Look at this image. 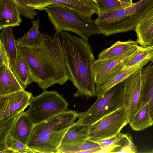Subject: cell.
Here are the masks:
<instances>
[{
	"mask_svg": "<svg viewBox=\"0 0 153 153\" xmlns=\"http://www.w3.org/2000/svg\"><path fill=\"white\" fill-rule=\"evenodd\" d=\"M39 35L42 44L39 47H17L18 51L25 60L30 78L43 91L55 84L62 85L70 77L67 68L60 32L55 30L54 34Z\"/></svg>",
	"mask_w": 153,
	"mask_h": 153,
	"instance_id": "obj_1",
	"label": "cell"
},
{
	"mask_svg": "<svg viewBox=\"0 0 153 153\" xmlns=\"http://www.w3.org/2000/svg\"><path fill=\"white\" fill-rule=\"evenodd\" d=\"M66 66L70 80L77 88L76 97L96 96L92 66L96 60L86 41L68 31L60 32Z\"/></svg>",
	"mask_w": 153,
	"mask_h": 153,
	"instance_id": "obj_2",
	"label": "cell"
},
{
	"mask_svg": "<svg viewBox=\"0 0 153 153\" xmlns=\"http://www.w3.org/2000/svg\"><path fill=\"white\" fill-rule=\"evenodd\" d=\"M80 113L66 111L34 125L27 143L34 153H59L62 139Z\"/></svg>",
	"mask_w": 153,
	"mask_h": 153,
	"instance_id": "obj_3",
	"label": "cell"
},
{
	"mask_svg": "<svg viewBox=\"0 0 153 153\" xmlns=\"http://www.w3.org/2000/svg\"><path fill=\"white\" fill-rule=\"evenodd\" d=\"M153 7V0H140L126 8L98 16L97 27L106 36L134 30L137 25Z\"/></svg>",
	"mask_w": 153,
	"mask_h": 153,
	"instance_id": "obj_4",
	"label": "cell"
},
{
	"mask_svg": "<svg viewBox=\"0 0 153 153\" xmlns=\"http://www.w3.org/2000/svg\"><path fill=\"white\" fill-rule=\"evenodd\" d=\"M44 10L55 30L74 33L88 41L91 36L102 34L91 17L57 4L47 6Z\"/></svg>",
	"mask_w": 153,
	"mask_h": 153,
	"instance_id": "obj_5",
	"label": "cell"
},
{
	"mask_svg": "<svg viewBox=\"0 0 153 153\" xmlns=\"http://www.w3.org/2000/svg\"><path fill=\"white\" fill-rule=\"evenodd\" d=\"M68 105L57 91H45L33 97L29 109L25 112L35 125L66 111Z\"/></svg>",
	"mask_w": 153,
	"mask_h": 153,
	"instance_id": "obj_6",
	"label": "cell"
},
{
	"mask_svg": "<svg viewBox=\"0 0 153 153\" xmlns=\"http://www.w3.org/2000/svg\"><path fill=\"white\" fill-rule=\"evenodd\" d=\"M123 87L122 82L98 97L87 111L80 113L77 122L90 125L122 107Z\"/></svg>",
	"mask_w": 153,
	"mask_h": 153,
	"instance_id": "obj_7",
	"label": "cell"
},
{
	"mask_svg": "<svg viewBox=\"0 0 153 153\" xmlns=\"http://www.w3.org/2000/svg\"><path fill=\"white\" fill-rule=\"evenodd\" d=\"M128 123L127 116L122 106L90 125L88 139L95 141L116 135Z\"/></svg>",
	"mask_w": 153,
	"mask_h": 153,
	"instance_id": "obj_8",
	"label": "cell"
},
{
	"mask_svg": "<svg viewBox=\"0 0 153 153\" xmlns=\"http://www.w3.org/2000/svg\"><path fill=\"white\" fill-rule=\"evenodd\" d=\"M142 68L131 74L122 81L123 107L126 112L128 123L137 110L140 103Z\"/></svg>",
	"mask_w": 153,
	"mask_h": 153,
	"instance_id": "obj_9",
	"label": "cell"
},
{
	"mask_svg": "<svg viewBox=\"0 0 153 153\" xmlns=\"http://www.w3.org/2000/svg\"><path fill=\"white\" fill-rule=\"evenodd\" d=\"M33 97L31 93L25 90L0 96V122L23 112Z\"/></svg>",
	"mask_w": 153,
	"mask_h": 153,
	"instance_id": "obj_10",
	"label": "cell"
},
{
	"mask_svg": "<svg viewBox=\"0 0 153 153\" xmlns=\"http://www.w3.org/2000/svg\"><path fill=\"white\" fill-rule=\"evenodd\" d=\"M125 61L119 64L100 82L96 84V96L97 97L122 82L131 74L143 68L149 61L146 60L130 68L123 69Z\"/></svg>",
	"mask_w": 153,
	"mask_h": 153,
	"instance_id": "obj_11",
	"label": "cell"
},
{
	"mask_svg": "<svg viewBox=\"0 0 153 153\" xmlns=\"http://www.w3.org/2000/svg\"><path fill=\"white\" fill-rule=\"evenodd\" d=\"M139 46L131 48L115 57L96 60L92 68L96 84L100 82L119 64L129 59Z\"/></svg>",
	"mask_w": 153,
	"mask_h": 153,
	"instance_id": "obj_12",
	"label": "cell"
},
{
	"mask_svg": "<svg viewBox=\"0 0 153 153\" xmlns=\"http://www.w3.org/2000/svg\"><path fill=\"white\" fill-rule=\"evenodd\" d=\"M21 12L13 0H0V30L6 27L19 26Z\"/></svg>",
	"mask_w": 153,
	"mask_h": 153,
	"instance_id": "obj_13",
	"label": "cell"
},
{
	"mask_svg": "<svg viewBox=\"0 0 153 153\" xmlns=\"http://www.w3.org/2000/svg\"><path fill=\"white\" fill-rule=\"evenodd\" d=\"M142 85L140 106L149 104L151 116L153 120V63L142 68Z\"/></svg>",
	"mask_w": 153,
	"mask_h": 153,
	"instance_id": "obj_14",
	"label": "cell"
},
{
	"mask_svg": "<svg viewBox=\"0 0 153 153\" xmlns=\"http://www.w3.org/2000/svg\"><path fill=\"white\" fill-rule=\"evenodd\" d=\"M34 126L29 117L23 112L18 115L9 136L27 145Z\"/></svg>",
	"mask_w": 153,
	"mask_h": 153,
	"instance_id": "obj_15",
	"label": "cell"
},
{
	"mask_svg": "<svg viewBox=\"0 0 153 153\" xmlns=\"http://www.w3.org/2000/svg\"><path fill=\"white\" fill-rule=\"evenodd\" d=\"M134 30L139 44L142 46L150 45L153 40V7L139 22Z\"/></svg>",
	"mask_w": 153,
	"mask_h": 153,
	"instance_id": "obj_16",
	"label": "cell"
},
{
	"mask_svg": "<svg viewBox=\"0 0 153 153\" xmlns=\"http://www.w3.org/2000/svg\"><path fill=\"white\" fill-rule=\"evenodd\" d=\"M25 89L10 68L5 65L0 67V96L24 91Z\"/></svg>",
	"mask_w": 153,
	"mask_h": 153,
	"instance_id": "obj_17",
	"label": "cell"
},
{
	"mask_svg": "<svg viewBox=\"0 0 153 153\" xmlns=\"http://www.w3.org/2000/svg\"><path fill=\"white\" fill-rule=\"evenodd\" d=\"M89 126L77 121L75 122L66 131L60 147L75 145L85 142L88 138Z\"/></svg>",
	"mask_w": 153,
	"mask_h": 153,
	"instance_id": "obj_18",
	"label": "cell"
},
{
	"mask_svg": "<svg viewBox=\"0 0 153 153\" xmlns=\"http://www.w3.org/2000/svg\"><path fill=\"white\" fill-rule=\"evenodd\" d=\"M57 4L70 8L84 16L91 17L96 14L95 4L93 0H51Z\"/></svg>",
	"mask_w": 153,
	"mask_h": 153,
	"instance_id": "obj_19",
	"label": "cell"
},
{
	"mask_svg": "<svg viewBox=\"0 0 153 153\" xmlns=\"http://www.w3.org/2000/svg\"><path fill=\"white\" fill-rule=\"evenodd\" d=\"M132 130L140 131L153 125L148 103L141 106L128 123Z\"/></svg>",
	"mask_w": 153,
	"mask_h": 153,
	"instance_id": "obj_20",
	"label": "cell"
},
{
	"mask_svg": "<svg viewBox=\"0 0 153 153\" xmlns=\"http://www.w3.org/2000/svg\"><path fill=\"white\" fill-rule=\"evenodd\" d=\"M32 25L28 33L22 37L16 40L17 47L34 48L40 46L42 44V40L39 35V30L40 24L39 18L32 22Z\"/></svg>",
	"mask_w": 153,
	"mask_h": 153,
	"instance_id": "obj_21",
	"label": "cell"
},
{
	"mask_svg": "<svg viewBox=\"0 0 153 153\" xmlns=\"http://www.w3.org/2000/svg\"><path fill=\"white\" fill-rule=\"evenodd\" d=\"M138 44L137 41L131 39L117 41L110 47L102 51L98 55V59H109L120 55L131 48L138 47Z\"/></svg>",
	"mask_w": 153,
	"mask_h": 153,
	"instance_id": "obj_22",
	"label": "cell"
},
{
	"mask_svg": "<svg viewBox=\"0 0 153 153\" xmlns=\"http://www.w3.org/2000/svg\"><path fill=\"white\" fill-rule=\"evenodd\" d=\"M0 33V42L3 45L9 57L10 68L14 63L18 54L17 47L12 30V27L3 28Z\"/></svg>",
	"mask_w": 153,
	"mask_h": 153,
	"instance_id": "obj_23",
	"label": "cell"
},
{
	"mask_svg": "<svg viewBox=\"0 0 153 153\" xmlns=\"http://www.w3.org/2000/svg\"><path fill=\"white\" fill-rule=\"evenodd\" d=\"M137 147L129 133H120L118 138L112 145L108 147V153H132L137 152Z\"/></svg>",
	"mask_w": 153,
	"mask_h": 153,
	"instance_id": "obj_24",
	"label": "cell"
},
{
	"mask_svg": "<svg viewBox=\"0 0 153 153\" xmlns=\"http://www.w3.org/2000/svg\"><path fill=\"white\" fill-rule=\"evenodd\" d=\"M10 68L18 80L25 88L33 82L30 76L27 66L19 53L14 64L10 67Z\"/></svg>",
	"mask_w": 153,
	"mask_h": 153,
	"instance_id": "obj_25",
	"label": "cell"
},
{
	"mask_svg": "<svg viewBox=\"0 0 153 153\" xmlns=\"http://www.w3.org/2000/svg\"><path fill=\"white\" fill-rule=\"evenodd\" d=\"M153 58V45L140 46L137 50L128 59L125 61L123 69L127 68Z\"/></svg>",
	"mask_w": 153,
	"mask_h": 153,
	"instance_id": "obj_26",
	"label": "cell"
},
{
	"mask_svg": "<svg viewBox=\"0 0 153 153\" xmlns=\"http://www.w3.org/2000/svg\"><path fill=\"white\" fill-rule=\"evenodd\" d=\"M98 16L112 11L122 9L131 5V3L118 0H93Z\"/></svg>",
	"mask_w": 153,
	"mask_h": 153,
	"instance_id": "obj_27",
	"label": "cell"
},
{
	"mask_svg": "<svg viewBox=\"0 0 153 153\" xmlns=\"http://www.w3.org/2000/svg\"><path fill=\"white\" fill-rule=\"evenodd\" d=\"M18 115L13 117L3 122H0V153H5L6 151L8 149L6 145L7 141Z\"/></svg>",
	"mask_w": 153,
	"mask_h": 153,
	"instance_id": "obj_28",
	"label": "cell"
},
{
	"mask_svg": "<svg viewBox=\"0 0 153 153\" xmlns=\"http://www.w3.org/2000/svg\"><path fill=\"white\" fill-rule=\"evenodd\" d=\"M100 146L96 142L87 139L85 142L60 147L59 153H85L87 150Z\"/></svg>",
	"mask_w": 153,
	"mask_h": 153,
	"instance_id": "obj_29",
	"label": "cell"
},
{
	"mask_svg": "<svg viewBox=\"0 0 153 153\" xmlns=\"http://www.w3.org/2000/svg\"><path fill=\"white\" fill-rule=\"evenodd\" d=\"M6 145L8 149L13 151V153H34L27 145L10 136L7 139Z\"/></svg>",
	"mask_w": 153,
	"mask_h": 153,
	"instance_id": "obj_30",
	"label": "cell"
},
{
	"mask_svg": "<svg viewBox=\"0 0 153 153\" xmlns=\"http://www.w3.org/2000/svg\"><path fill=\"white\" fill-rule=\"evenodd\" d=\"M13 0L18 6L22 16L32 19L37 15L38 13L36 9L28 6L23 0Z\"/></svg>",
	"mask_w": 153,
	"mask_h": 153,
	"instance_id": "obj_31",
	"label": "cell"
},
{
	"mask_svg": "<svg viewBox=\"0 0 153 153\" xmlns=\"http://www.w3.org/2000/svg\"><path fill=\"white\" fill-rule=\"evenodd\" d=\"M27 5L35 9L42 11L48 6L53 4L51 0H23Z\"/></svg>",
	"mask_w": 153,
	"mask_h": 153,
	"instance_id": "obj_32",
	"label": "cell"
},
{
	"mask_svg": "<svg viewBox=\"0 0 153 153\" xmlns=\"http://www.w3.org/2000/svg\"><path fill=\"white\" fill-rule=\"evenodd\" d=\"M0 67L5 65L10 68V62L8 54L3 44L1 42H0Z\"/></svg>",
	"mask_w": 153,
	"mask_h": 153,
	"instance_id": "obj_33",
	"label": "cell"
},
{
	"mask_svg": "<svg viewBox=\"0 0 153 153\" xmlns=\"http://www.w3.org/2000/svg\"><path fill=\"white\" fill-rule=\"evenodd\" d=\"M119 134L110 137L99 140L94 142L97 143L102 148L109 147L114 144L116 141Z\"/></svg>",
	"mask_w": 153,
	"mask_h": 153,
	"instance_id": "obj_34",
	"label": "cell"
},
{
	"mask_svg": "<svg viewBox=\"0 0 153 153\" xmlns=\"http://www.w3.org/2000/svg\"><path fill=\"white\" fill-rule=\"evenodd\" d=\"M120 1L124 2L133 3L132 0H118Z\"/></svg>",
	"mask_w": 153,
	"mask_h": 153,
	"instance_id": "obj_35",
	"label": "cell"
},
{
	"mask_svg": "<svg viewBox=\"0 0 153 153\" xmlns=\"http://www.w3.org/2000/svg\"><path fill=\"white\" fill-rule=\"evenodd\" d=\"M151 62L152 63H153V58L151 60Z\"/></svg>",
	"mask_w": 153,
	"mask_h": 153,
	"instance_id": "obj_36",
	"label": "cell"
},
{
	"mask_svg": "<svg viewBox=\"0 0 153 153\" xmlns=\"http://www.w3.org/2000/svg\"><path fill=\"white\" fill-rule=\"evenodd\" d=\"M150 45H153V40L152 42Z\"/></svg>",
	"mask_w": 153,
	"mask_h": 153,
	"instance_id": "obj_37",
	"label": "cell"
},
{
	"mask_svg": "<svg viewBox=\"0 0 153 153\" xmlns=\"http://www.w3.org/2000/svg\"><path fill=\"white\" fill-rule=\"evenodd\" d=\"M150 152L151 153H153V149L152 150V151Z\"/></svg>",
	"mask_w": 153,
	"mask_h": 153,
	"instance_id": "obj_38",
	"label": "cell"
}]
</instances>
